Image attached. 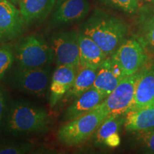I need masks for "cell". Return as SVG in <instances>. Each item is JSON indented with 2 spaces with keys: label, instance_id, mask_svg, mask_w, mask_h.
I'll return each instance as SVG.
<instances>
[{
  "label": "cell",
  "instance_id": "9c48e42d",
  "mask_svg": "<svg viewBox=\"0 0 154 154\" xmlns=\"http://www.w3.org/2000/svg\"><path fill=\"white\" fill-rule=\"evenodd\" d=\"M26 23L14 4L0 0V42L12 41L24 32Z\"/></svg>",
  "mask_w": 154,
  "mask_h": 154
},
{
  "label": "cell",
  "instance_id": "ffe728a7",
  "mask_svg": "<svg viewBox=\"0 0 154 154\" xmlns=\"http://www.w3.org/2000/svg\"><path fill=\"white\" fill-rule=\"evenodd\" d=\"M14 54L8 45L0 47V79L10 69L14 63Z\"/></svg>",
  "mask_w": 154,
  "mask_h": 154
},
{
  "label": "cell",
  "instance_id": "4316f807",
  "mask_svg": "<svg viewBox=\"0 0 154 154\" xmlns=\"http://www.w3.org/2000/svg\"><path fill=\"white\" fill-rule=\"evenodd\" d=\"M8 1H9L12 4H14V5H19V4L21 0H8Z\"/></svg>",
  "mask_w": 154,
  "mask_h": 154
},
{
  "label": "cell",
  "instance_id": "7c38bea8",
  "mask_svg": "<svg viewBox=\"0 0 154 154\" xmlns=\"http://www.w3.org/2000/svg\"><path fill=\"white\" fill-rule=\"evenodd\" d=\"M78 69L74 67L59 65L51 77L49 86V104L54 107L62 100L72 87Z\"/></svg>",
  "mask_w": 154,
  "mask_h": 154
},
{
  "label": "cell",
  "instance_id": "9a60e30c",
  "mask_svg": "<svg viewBox=\"0 0 154 154\" xmlns=\"http://www.w3.org/2000/svg\"><path fill=\"white\" fill-rule=\"evenodd\" d=\"M79 68L98 69L108 56L91 37L83 32L79 33Z\"/></svg>",
  "mask_w": 154,
  "mask_h": 154
},
{
  "label": "cell",
  "instance_id": "277c9868",
  "mask_svg": "<svg viewBox=\"0 0 154 154\" xmlns=\"http://www.w3.org/2000/svg\"><path fill=\"white\" fill-rule=\"evenodd\" d=\"M14 57L20 68L48 66L54 60L51 45L34 34L24 36L17 42Z\"/></svg>",
  "mask_w": 154,
  "mask_h": 154
},
{
  "label": "cell",
  "instance_id": "6da1fadb",
  "mask_svg": "<svg viewBox=\"0 0 154 154\" xmlns=\"http://www.w3.org/2000/svg\"><path fill=\"white\" fill-rule=\"evenodd\" d=\"M127 29L126 23L121 19L96 11L83 25L82 32L91 37L109 57L124 41Z\"/></svg>",
  "mask_w": 154,
  "mask_h": 154
},
{
  "label": "cell",
  "instance_id": "3957f363",
  "mask_svg": "<svg viewBox=\"0 0 154 154\" xmlns=\"http://www.w3.org/2000/svg\"><path fill=\"white\" fill-rule=\"evenodd\" d=\"M108 114L100 104L95 109L72 120L60 127L58 140L66 146H75L83 143L96 131Z\"/></svg>",
  "mask_w": 154,
  "mask_h": 154
},
{
  "label": "cell",
  "instance_id": "d4e9b609",
  "mask_svg": "<svg viewBox=\"0 0 154 154\" xmlns=\"http://www.w3.org/2000/svg\"><path fill=\"white\" fill-rule=\"evenodd\" d=\"M104 143L109 147H116L120 144V137L118 133L112 134L106 138L105 140Z\"/></svg>",
  "mask_w": 154,
  "mask_h": 154
},
{
  "label": "cell",
  "instance_id": "7402d4cb",
  "mask_svg": "<svg viewBox=\"0 0 154 154\" xmlns=\"http://www.w3.org/2000/svg\"><path fill=\"white\" fill-rule=\"evenodd\" d=\"M141 41L144 45L154 51V14L144 23Z\"/></svg>",
  "mask_w": 154,
  "mask_h": 154
},
{
  "label": "cell",
  "instance_id": "f546056e",
  "mask_svg": "<svg viewBox=\"0 0 154 154\" xmlns=\"http://www.w3.org/2000/svg\"><path fill=\"white\" fill-rule=\"evenodd\" d=\"M152 69H154V63H153V67H152Z\"/></svg>",
  "mask_w": 154,
  "mask_h": 154
},
{
  "label": "cell",
  "instance_id": "ac0fdd59",
  "mask_svg": "<svg viewBox=\"0 0 154 154\" xmlns=\"http://www.w3.org/2000/svg\"><path fill=\"white\" fill-rule=\"evenodd\" d=\"M98 69L79 68L72 87L63 97L65 101H74L84 92L92 87L96 79Z\"/></svg>",
  "mask_w": 154,
  "mask_h": 154
},
{
  "label": "cell",
  "instance_id": "e0dca14e",
  "mask_svg": "<svg viewBox=\"0 0 154 154\" xmlns=\"http://www.w3.org/2000/svg\"><path fill=\"white\" fill-rule=\"evenodd\" d=\"M124 126L128 131L140 132L154 128V106L128 111Z\"/></svg>",
  "mask_w": 154,
  "mask_h": 154
},
{
  "label": "cell",
  "instance_id": "f1b7e54d",
  "mask_svg": "<svg viewBox=\"0 0 154 154\" xmlns=\"http://www.w3.org/2000/svg\"><path fill=\"white\" fill-rule=\"evenodd\" d=\"M147 1L151 2H154V0H147Z\"/></svg>",
  "mask_w": 154,
  "mask_h": 154
},
{
  "label": "cell",
  "instance_id": "cb8c5ba5",
  "mask_svg": "<svg viewBox=\"0 0 154 154\" xmlns=\"http://www.w3.org/2000/svg\"><path fill=\"white\" fill-rule=\"evenodd\" d=\"M137 140L146 151L154 153V128L137 132Z\"/></svg>",
  "mask_w": 154,
  "mask_h": 154
},
{
  "label": "cell",
  "instance_id": "d6986e66",
  "mask_svg": "<svg viewBox=\"0 0 154 154\" xmlns=\"http://www.w3.org/2000/svg\"><path fill=\"white\" fill-rule=\"evenodd\" d=\"M124 116H111L106 117L96 130L95 143L96 145L104 143L107 137L118 133L119 128L124 124Z\"/></svg>",
  "mask_w": 154,
  "mask_h": 154
},
{
  "label": "cell",
  "instance_id": "8fae6325",
  "mask_svg": "<svg viewBox=\"0 0 154 154\" xmlns=\"http://www.w3.org/2000/svg\"><path fill=\"white\" fill-rule=\"evenodd\" d=\"M124 77V72L109 56L98 69L96 79L92 86L106 99Z\"/></svg>",
  "mask_w": 154,
  "mask_h": 154
},
{
  "label": "cell",
  "instance_id": "30bf717a",
  "mask_svg": "<svg viewBox=\"0 0 154 154\" xmlns=\"http://www.w3.org/2000/svg\"><path fill=\"white\" fill-rule=\"evenodd\" d=\"M90 4L88 0H64L58 4L51 17L55 26L79 22L88 14Z\"/></svg>",
  "mask_w": 154,
  "mask_h": 154
},
{
  "label": "cell",
  "instance_id": "5bb4252c",
  "mask_svg": "<svg viewBox=\"0 0 154 154\" xmlns=\"http://www.w3.org/2000/svg\"><path fill=\"white\" fill-rule=\"evenodd\" d=\"M104 99V96L92 86L75 99L72 104L67 108L63 115V119L68 121L82 116L95 109Z\"/></svg>",
  "mask_w": 154,
  "mask_h": 154
},
{
  "label": "cell",
  "instance_id": "4fadbf2b",
  "mask_svg": "<svg viewBox=\"0 0 154 154\" xmlns=\"http://www.w3.org/2000/svg\"><path fill=\"white\" fill-rule=\"evenodd\" d=\"M154 106V69L139 73L130 111Z\"/></svg>",
  "mask_w": 154,
  "mask_h": 154
},
{
  "label": "cell",
  "instance_id": "ba28073f",
  "mask_svg": "<svg viewBox=\"0 0 154 154\" xmlns=\"http://www.w3.org/2000/svg\"><path fill=\"white\" fill-rule=\"evenodd\" d=\"M111 57L120 67L125 76L137 73L146 60L143 48L135 38L124 40Z\"/></svg>",
  "mask_w": 154,
  "mask_h": 154
},
{
  "label": "cell",
  "instance_id": "7a4b0ae2",
  "mask_svg": "<svg viewBox=\"0 0 154 154\" xmlns=\"http://www.w3.org/2000/svg\"><path fill=\"white\" fill-rule=\"evenodd\" d=\"M50 117L41 107L26 101L14 102L7 119V128L16 136L38 134L49 128Z\"/></svg>",
  "mask_w": 154,
  "mask_h": 154
},
{
  "label": "cell",
  "instance_id": "2e32d148",
  "mask_svg": "<svg viewBox=\"0 0 154 154\" xmlns=\"http://www.w3.org/2000/svg\"><path fill=\"white\" fill-rule=\"evenodd\" d=\"M57 0H21L19 10L27 24L42 22L49 16Z\"/></svg>",
  "mask_w": 154,
  "mask_h": 154
},
{
  "label": "cell",
  "instance_id": "8992f818",
  "mask_svg": "<svg viewBox=\"0 0 154 154\" xmlns=\"http://www.w3.org/2000/svg\"><path fill=\"white\" fill-rule=\"evenodd\" d=\"M54 52V59L58 66L65 65L79 69V38L75 30L65 31L54 34L50 42Z\"/></svg>",
  "mask_w": 154,
  "mask_h": 154
},
{
  "label": "cell",
  "instance_id": "44dd1931",
  "mask_svg": "<svg viewBox=\"0 0 154 154\" xmlns=\"http://www.w3.org/2000/svg\"><path fill=\"white\" fill-rule=\"evenodd\" d=\"M107 5L129 14L138 11L139 0H103Z\"/></svg>",
  "mask_w": 154,
  "mask_h": 154
},
{
  "label": "cell",
  "instance_id": "5b68a950",
  "mask_svg": "<svg viewBox=\"0 0 154 154\" xmlns=\"http://www.w3.org/2000/svg\"><path fill=\"white\" fill-rule=\"evenodd\" d=\"M51 69L48 66L19 68L13 75L12 83L19 91L36 96H46L51 81Z\"/></svg>",
  "mask_w": 154,
  "mask_h": 154
},
{
  "label": "cell",
  "instance_id": "83f0119b",
  "mask_svg": "<svg viewBox=\"0 0 154 154\" xmlns=\"http://www.w3.org/2000/svg\"><path fill=\"white\" fill-rule=\"evenodd\" d=\"M63 1H64V0H57V4L58 5V4H59V3L62 2Z\"/></svg>",
  "mask_w": 154,
  "mask_h": 154
},
{
  "label": "cell",
  "instance_id": "52a82bcc",
  "mask_svg": "<svg viewBox=\"0 0 154 154\" xmlns=\"http://www.w3.org/2000/svg\"><path fill=\"white\" fill-rule=\"evenodd\" d=\"M138 75L139 72L125 76L101 103V106L106 111L108 116H126L131 110Z\"/></svg>",
  "mask_w": 154,
  "mask_h": 154
},
{
  "label": "cell",
  "instance_id": "484cf974",
  "mask_svg": "<svg viewBox=\"0 0 154 154\" xmlns=\"http://www.w3.org/2000/svg\"><path fill=\"white\" fill-rule=\"evenodd\" d=\"M6 109V96L2 88L0 86V124L2 121Z\"/></svg>",
  "mask_w": 154,
  "mask_h": 154
},
{
  "label": "cell",
  "instance_id": "603a6c76",
  "mask_svg": "<svg viewBox=\"0 0 154 154\" xmlns=\"http://www.w3.org/2000/svg\"><path fill=\"white\" fill-rule=\"evenodd\" d=\"M32 143H9L0 145V154H22L31 151Z\"/></svg>",
  "mask_w": 154,
  "mask_h": 154
}]
</instances>
